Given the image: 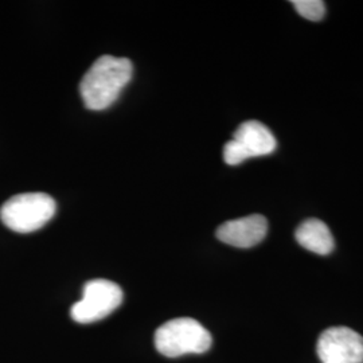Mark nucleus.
Returning a JSON list of instances; mask_svg holds the SVG:
<instances>
[{
	"label": "nucleus",
	"instance_id": "f257e3e1",
	"mask_svg": "<svg viewBox=\"0 0 363 363\" xmlns=\"http://www.w3.org/2000/svg\"><path fill=\"white\" fill-rule=\"evenodd\" d=\"M133 66L128 58L103 55L81 79L79 93L91 111H103L113 104L132 78Z\"/></svg>",
	"mask_w": 363,
	"mask_h": 363
},
{
	"label": "nucleus",
	"instance_id": "f03ea898",
	"mask_svg": "<svg viewBox=\"0 0 363 363\" xmlns=\"http://www.w3.org/2000/svg\"><path fill=\"white\" fill-rule=\"evenodd\" d=\"M213 337L193 318H175L160 325L155 333V347L167 358L186 354H203L211 347Z\"/></svg>",
	"mask_w": 363,
	"mask_h": 363
},
{
	"label": "nucleus",
	"instance_id": "7ed1b4c3",
	"mask_svg": "<svg viewBox=\"0 0 363 363\" xmlns=\"http://www.w3.org/2000/svg\"><path fill=\"white\" fill-rule=\"evenodd\" d=\"M57 205L50 195L25 193L13 195L0 208V220L13 232L33 233L43 228L55 214Z\"/></svg>",
	"mask_w": 363,
	"mask_h": 363
},
{
	"label": "nucleus",
	"instance_id": "20e7f679",
	"mask_svg": "<svg viewBox=\"0 0 363 363\" xmlns=\"http://www.w3.org/2000/svg\"><path fill=\"white\" fill-rule=\"evenodd\" d=\"M123 298V291L116 283L96 279L85 284L82 298L73 304L70 315L73 320L82 325L99 322L117 310Z\"/></svg>",
	"mask_w": 363,
	"mask_h": 363
},
{
	"label": "nucleus",
	"instance_id": "39448f33",
	"mask_svg": "<svg viewBox=\"0 0 363 363\" xmlns=\"http://www.w3.org/2000/svg\"><path fill=\"white\" fill-rule=\"evenodd\" d=\"M277 147L272 132L262 123L250 120L234 132L233 139L223 147V160L229 166L241 164L250 157L271 155Z\"/></svg>",
	"mask_w": 363,
	"mask_h": 363
},
{
	"label": "nucleus",
	"instance_id": "423d86ee",
	"mask_svg": "<svg viewBox=\"0 0 363 363\" xmlns=\"http://www.w3.org/2000/svg\"><path fill=\"white\" fill-rule=\"evenodd\" d=\"M322 363H363V337L349 327L327 328L318 340Z\"/></svg>",
	"mask_w": 363,
	"mask_h": 363
},
{
	"label": "nucleus",
	"instance_id": "0eeeda50",
	"mask_svg": "<svg viewBox=\"0 0 363 363\" xmlns=\"http://www.w3.org/2000/svg\"><path fill=\"white\" fill-rule=\"evenodd\" d=\"M267 232V218L259 214H253L222 223L217 229V238L232 247H252L265 238Z\"/></svg>",
	"mask_w": 363,
	"mask_h": 363
},
{
	"label": "nucleus",
	"instance_id": "6e6552de",
	"mask_svg": "<svg viewBox=\"0 0 363 363\" xmlns=\"http://www.w3.org/2000/svg\"><path fill=\"white\" fill-rule=\"evenodd\" d=\"M295 237L298 245L320 256L330 255L335 247L334 237L328 226L323 220L315 218L304 220L296 229Z\"/></svg>",
	"mask_w": 363,
	"mask_h": 363
},
{
	"label": "nucleus",
	"instance_id": "1a4fd4ad",
	"mask_svg": "<svg viewBox=\"0 0 363 363\" xmlns=\"http://www.w3.org/2000/svg\"><path fill=\"white\" fill-rule=\"evenodd\" d=\"M291 3L303 18L312 22L322 21L325 16V1L322 0H294Z\"/></svg>",
	"mask_w": 363,
	"mask_h": 363
}]
</instances>
